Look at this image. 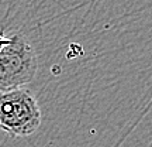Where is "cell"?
Returning a JSON list of instances; mask_svg holds the SVG:
<instances>
[{
    "label": "cell",
    "mask_w": 152,
    "mask_h": 147,
    "mask_svg": "<svg viewBox=\"0 0 152 147\" xmlns=\"http://www.w3.org/2000/svg\"><path fill=\"white\" fill-rule=\"evenodd\" d=\"M9 40H10V38L4 37V35H3V33H0V49H1L6 45V44L9 43Z\"/></svg>",
    "instance_id": "3"
},
{
    "label": "cell",
    "mask_w": 152,
    "mask_h": 147,
    "mask_svg": "<svg viewBox=\"0 0 152 147\" xmlns=\"http://www.w3.org/2000/svg\"><path fill=\"white\" fill-rule=\"evenodd\" d=\"M42 113L31 91L16 88L0 92V129L10 136L26 137L41 126Z\"/></svg>",
    "instance_id": "1"
},
{
    "label": "cell",
    "mask_w": 152,
    "mask_h": 147,
    "mask_svg": "<svg viewBox=\"0 0 152 147\" xmlns=\"http://www.w3.org/2000/svg\"><path fill=\"white\" fill-rule=\"evenodd\" d=\"M38 68L37 52L23 35H13L0 49V92L26 86Z\"/></svg>",
    "instance_id": "2"
}]
</instances>
